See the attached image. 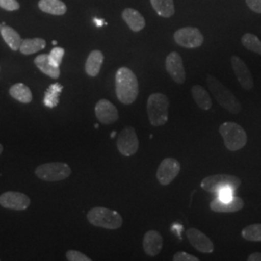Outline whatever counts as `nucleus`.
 Here are the masks:
<instances>
[{
    "instance_id": "obj_31",
    "label": "nucleus",
    "mask_w": 261,
    "mask_h": 261,
    "mask_svg": "<svg viewBox=\"0 0 261 261\" xmlns=\"http://www.w3.org/2000/svg\"><path fill=\"white\" fill-rule=\"evenodd\" d=\"M66 257L69 261H91V258L84 253L75 250H70L66 252Z\"/></svg>"
},
{
    "instance_id": "obj_23",
    "label": "nucleus",
    "mask_w": 261,
    "mask_h": 261,
    "mask_svg": "<svg viewBox=\"0 0 261 261\" xmlns=\"http://www.w3.org/2000/svg\"><path fill=\"white\" fill-rule=\"evenodd\" d=\"M38 6L41 11L55 16H62L67 12L65 3L61 0H40Z\"/></svg>"
},
{
    "instance_id": "obj_9",
    "label": "nucleus",
    "mask_w": 261,
    "mask_h": 261,
    "mask_svg": "<svg viewBox=\"0 0 261 261\" xmlns=\"http://www.w3.org/2000/svg\"><path fill=\"white\" fill-rule=\"evenodd\" d=\"M174 41L180 47L185 48H197L201 47L204 41L202 33L198 28L186 27L175 31Z\"/></svg>"
},
{
    "instance_id": "obj_11",
    "label": "nucleus",
    "mask_w": 261,
    "mask_h": 261,
    "mask_svg": "<svg viewBox=\"0 0 261 261\" xmlns=\"http://www.w3.org/2000/svg\"><path fill=\"white\" fill-rule=\"evenodd\" d=\"M30 203V198L19 192H6L0 196V205L10 210L23 211L28 209Z\"/></svg>"
},
{
    "instance_id": "obj_33",
    "label": "nucleus",
    "mask_w": 261,
    "mask_h": 261,
    "mask_svg": "<svg viewBox=\"0 0 261 261\" xmlns=\"http://www.w3.org/2000/svg\"><path fill=\"white\" fill-rule=\"evenodd\" d=\"M233 189L227 187V188H224L222 190H220L217 194H218V198L223 200V201H227L233 198Z\"/></svg>"
},
{
    "instance_id": "obj_34",
    "label": "nucleus",
    "mask_w": 261,
    "mask_h": 261,
    "mask_svg": "<svg viewBox=\"0 0 261 261\" xmlns=\"http://www.w3.org/2000/svg\"><path fill=\"white\" fill-rule=\"evenodd\" d=\"M172 259L174 261H199V258H197L195 255L185 252H176L173 255Z\"/></svg>"
},
{
    "instance_id": "obj_26",
    "label": "nucleus",
    "mask_w": 261,
    "mask_h": 261,
    "mask_svg": "<svg viewBox=\"0 0 261 261\" xmlns=\"http://www.w3.org/2000/svg\"><path fill=\"white\" fill-rule=\"evenodd\" d=\"M10 95L20 103H28L32 101V92L25 84H14L9 90Z\"/></svg>"
},
{
    "instance_id": "obj_15",
    "label": "nucleus",
    "mask_w": 261,
    "mask_h": 261,
    "mask_svg": "<svg viewBox=\"0 0 261 261\" xmlns=\"http://www.w3.org/2000/svg\"><path fill=\"white\" fill-rule=\"evenodd\" d=\"M187 238L198 252L204 253L214 252V244L200 230L196 228H189L187 230Z\"/></svg>"
},
{
    "instance_id": "obj_6",
    "label": "nucleus",
    "mask_w": 261,
    "mask_h": 261,
    "mask_svg": "<svg viewBox=\"0 0 261 261\" xmlns=\"http://www.w3.org/2000/svg\"><path fill=\"white\" fill-rule=\"evenodd\" d=\"M72 173V169L65 163H47L40 165L35 169L39 179L47 182H56L65 180Z\"/></svg>"
},
{
    "instance_id": "obj_27",
    "label": "nucleus",
    "mask_w": 261,
    "mask_h": 261,
    "mask_svg": "<svg viewBox=\"0 0 261 261\" xmlns=\"http://www.w3.org/2000/svg\"><path fill=\"white\" fill-rule=\"evenodd\" d=\"M63 90V85H61L58 83L50 84L45 92V97H44V105L49 108L54 109L57 107L59 103V95L61 94Z\"/></svg>"
},
{
    "instance_id": "obj_30",
    "label": "nucleus",
    "mask_w": 261,
    "mask_h": 261,
    "mask_svg": "<svg viewBox=\"0 0 261 261\" xmlns=\"http://www.w3.org/2000/svg\"><path fill=\"white\" fill-rule=\"evenodd\" d=\"M65 55V50L62 47H54L51 51L48 54V58L49 60L55 64V65L59 67L62 63L63 56Z\"/></svg>"
},
{
    "instance_id": "obj_3",
    "label": "nucleus",
    "mask_w": 261,
    "mask_h": 261,
    "mask_svg": "<svg viewBox=\"0 0 261 261\" xmlns=\"http://www.w3.org/2000/svg\"><path fill=\"white\" fill-rule=\"evenodd\" d=\"M168 108L169 100L167 95L163 93L150 95L147 100V115L152 126L161 127L167 124Z\"/></svg>"
},
{
    "instance_id": "obj_1",
    "label": "nucleus",
    "mask_w": 261,
    "mask_h": 261,
    "mask_svg": "<svg viewBox=\"0 0 261 261\" xmlns=\"http://www.w3.org/2000/svg\"><path fill=\"white\" fill-rule=\"evenodd\" d=\"M115 91L118 100L124 105H130L137 100L140 88L135 73L127 67H121L115 75Z\"/></svg>"
},
{
    "instance_id": "obj_7",
    "label": "nucleus",
    "mask_w": 261,
    "mask_h": 261,
    "mask_svg": "<svg viewBox=\"0 0 261 261\" xmlns=\"http://www.w3.org/2000/svg\"><path fill=\"white\" fill-rule=\"evenodd\" d=\"M242 181L241 179L234 175L229 174H216L210 175L204 178L201 181L200 186L209 193H218L220 190L224 188H231L234 191L241 186Z\"/></svg>"
},
{
    "instance_id": "obj_2",
    "label": "nucleus",
    "mask_w": 261,
    "mask_h": 261,
    "mask_svg": "<svg viewBox=\"0 0 261 261\" xmlns=\"http://www.w3.org/2000/svg\"><path fill=\"white\" fill-rule=\"evenodd\" d=\"M207 85L214 95L215 99L226 111L232 113L238 114L242 111V106L238 99L227 87H225L219 80H217L214 75L208 74L206 77Z\"/></svg>"
},
{
    "instance_id": "obj_39",
    "label": "nucleus",
    "mask_w": 261,
    "mask_h": 261,
    "mask_svg": "<svg viewBox=\"0 0 261 261\" xmlns=\"http://www.w3.org/2000/svg\"><path fill=\"white\" fill-rule=\"evenodd\" d=\"M2 152H3V146L0 144V155L2 154Z\"/></svg>"
},
{
    "instance_id": "obj_8",
    "label": "nucleus",
    "mask_w": 261,
    "mask_h": 261,
    "mask_svg": "<svg viewBox=\"0 0 261 261\" xmlns=\"http://www.w3.org/2000/svg\"><path fill=\"white\" fill-rule=\"evenodd\" d=\"M117 149L125 157L135 155L140 148V140L133 127H126L120 132L116 141Z\"/></svg>"
},
{
    "instance_id": "obj_37",
    "label": "nucleus",
    "mask_w": 261,
    "mask_h": 261,
    "mask_svg": "<svg viewBox=\"0 0 261 261\" xmlns=\"http://www.w3.org/2000/svg\"><path fill=\"white\" fill-rule=\"evenodd\" d=\"M94 23L98 27V28H100V27H102L105 24V20L103 19H97V18H95L93 19Z\"/></svg>"
},
{
    "instance_id": "obj_25",
    "label": "nucleus",
    "mask_w": 261,
    "mask_h": 261,
    "mask_svg": "<svg viewBox=\"0 0 261 261\" xmlns=\"http://www.w3.org/2000/svg\"><path fill=\"white\" fill-rule=\"evenodd\" d=\"M150 3L162 18H170L175 13L173 0H150Z\"/></svg>"
},
{
    "instance_id": "obj_10",
    "label": "nucleus",
    "mask_w": 261,
    "mask_h": 261,
    "mask_svg": "<svg viewBox=\"0 0 261 261\" xmlns=\"http://www.w3.org/2000/svg\"><path fill=\"white\" fill-rule=\"evenodd\" d=\"M180 170H181V166L176 159H164L161 162L156 173L159 183L163 186H168L175 178L177 177Z\"/></svg>"
},
{
    "instance_id": "obj_12",
    "label": "nucleus",
    "mask_w": 261,
    "mask_h": 261,
    "mask_svg": "<svg viewBox=\"0 0 261 261\" xmlns=\"http://www.w3.org/2000/svg\"><path fill=\"white\" fill-rule=\"evenodd\" d=\"M166 69L171 79L178 84H182L186 81V72L183 59L177 51L170 53L166 59Z\"/></svg>"
},
{
    "instance_id": "obj_35",
    "label": "nucleus",
    "mask_w": 261,
    "mask_h": 261,
    "mask_svg": "<svg viewBox=\"0 0 261 261\" xmlns=\"http://www.w3.org/2000/svg\"><path fill=\"white\" fill-rule=\"evenodd\" d=\"M247 6L256 14H261V0H245Z\"/></svg>"
},
{
    "instance_id": "obj_19",
    "label": "nucleus",
    "mask_w": 261,
    "mask_h": 261,
    "mask_svg": "<svg viewBox=\"0 0 261 261\" xmlns=\"http://www.w3.org/2000/svg\"><path fill=\"white\" fill-rule=\"evenodd\" d=\"M103 61V55L101 50H92L85 62V72L89 76H97L100 73Z\"/></svg>"
},
{
    "instance_id": "obj_20",
    "label": "nucleus",
    "mask_w": 261,
    "mask_h": 261,
    "mask_svg": "<svg viewBox=\"0 0 261 261\" xmlns=\"http://www.w3.org/2000/svg\"><path fill=\"white\" fill-rule=\"evenodd\" d=\"M38 69L51 79H58L60 75L59 67L55 65L48 58V55H40L34 59Z\"/></svg>"
},
{
    "instance_id": "obj_18",
    "label": "nucleus",
    "mask_w": 261,
    "mask_h": 261,
    "mask_svg": "<svg viewBox=\"0 0 261 261\" xmlns=\"http://www.w3.org/2000/svg\"><path fill=\"white\" fill-rule=\"evenodd\" d=\"M122 19L128 24L132 31L140 32L146 25L145 19L138 10L126 8L122 12Z\"/></svg>"
},
{
    "instance_id": "obj_29",
    "label": "nucleus",
    "mask_w": 261,
    "mask_h": 261,
    "mask_svg": "<svg viewBox=\"0 0 261 261\" xmlns=\"http://www.w3.org/2000/svg\"><path fill=\"white\" fill-rule=\"evenodd\" d=\"M243 238L250 242H261V224H253L246 226L242 230Z\"/></svg>"
},
{
    "instance_id": "obj_13",
    "label": "nucleus",
    "mask_w": 261,
    "mask_h": 261,
    "mask_svg": "<svg viewBox=\"0 0 261 261\" xmlns=\"http://www.w3.org/2000/svg\"><path fill=\"white\" fill-rule=\"evenodd\" d=\"M95 114L103 125H111L119 119V113L116 107L109 100L102 99L95 106Z\"/></svg>"
},
{
    "instance_id": "obj_38",
    "label": "nucleus",
    "mask_w": 261,
    "mask_h": 261,
    "mask_svg": "<svg viewBox=\"0 0 261 261\" xmlns=\"http://www.w3.org/2000/svg\"><path fill=\"white\" fill-rule=\"evenodd\" d=\"M115 135H116V132H115V130H113V132H112V139H113V138H114V137H115Z\"/></svg>"
},
{
    "instance_id": "obj_24",
    "label": "nucleus",
    "mask_w": 261,
    "mask_h": 261,
    "mask_svg": "<svg viewBox=\"0 0 261 261\" xmlns=\"http://www.w3.org/2000/svg\"><path fill=\"white\" fill-rule=\"evenodd\" d=\"M46 41L42 38H33V39H24L19 47V50L22 55L29 56L36 54L38 51L46 47Z\"/></svg>"
},
{
    "instance_id": "obj_16",
    "label": "nucleus",
    "mask_w": 261,
    "mask_h": 261,
    "mask_svg": "<svg viewBox=\"0 0 261 261\" xmlns=\"http://www.w3.org/2000/svg\"><path fill=\"white\" fill-rule=\"evenodd\" d=\"M143 250L149 256H157L164 247V239L160 232L156 230H149L143 237Z\"/></svg>"
},
{
    "instance_id": "obj_28",
    "label": "nucleus",
    "mask_w": 261,
    "mask_h": 261,
    "mask_svg": "<svg viewBox=\"0 0 261 261\" xmlns=\"http://www.w3.org/2000/svg\"><path fill=\"white\" fill-rule=\"evenodd\" d=\"M241 42L247 49L261 56V41L257 36L252 33H246L241 38Z\"/></svg>"
},
{
    "instance_id": "obj_22",
    "label": "nucleus",
    "mask_w": 261,
    "mask_h": 261,
    "mask_svg": "<svg viewBox=\"0 0 261 261\" xmlns=\"http://www.w3.org/2000/svg\"><path fill=\"white\" fill-rule=\"evenodd\" d=\"M192 96L199 109L203 111H209L212 108V100L209 93L199 84H196L192 87Z\"/></svg>"
},
{
    "instance_id": "obj_17",
    "label": "nucleus",
    "mask_w": 261,
    "mask_h": 261,
    "mask_svg": "<svg viewBox=\"0 0 261 261\" xmlns=\"http://www.w3.org/2000/svg\"><path fill=\"white\" fill-rule=\"evenodd\" d=\"M244 207V200L240 197L233 196L232 199L223 201L218 197L210 203V209L218 213H234L240 211Z\"/></svg>"
},
{
    "instance_id": "obj_4",
    "label": "nucleus",
    "mask_w": 261,
    "mask_h": 261,
    "mask_svg": "<svg viewBox=\"0 0 261 261\" xmlns=\"http://www.w3.org/2000/svg\"><path fill=\"white\" fill-rule=\"evenodd\" d=\"M87 220L94 226L107 229H118L123 224V218L117 211L105 207H94L87 213Z\"/></svg>"
},
{
    "instance_id": "obj_36",
    "label": "nucleus",
    "mask_w": 261,
    "mask_h": 261,
    "mask_svg": "<svg viewBox=\"0 0 261 261\" xmlns=\"http://www.w3.org/2000/svg\"><path fill=\"white\" fill-rule=\"evenodd\" d=\"M249 261H261V252H252L248 257Z\"/></svg>"
},
{
    "instance_id": "obj_21",
    "label": "nucleus",
    "mask_w": 261,
    "mask_h": 261,
    "mask_svg": "<svg viewBox=\"0 0 261 261\" xmlns=\"http://www.w3.org/2000/svg\"><path fill=\"white\" fill-rule=\"evenodd\" d=\"M0 33L11 49H13L15 51L19 50L20 45L22 43V39L14 28L6 25L3 22L0 24Z\"/></svg>"
},
{
    "instance_id": "obj_5",
    "label": "nucleus",
    "mask_w": 261,
    "mask_h": 261,
    "mask_svg": "<svg viewBox=\"0 0 261 261\" xmlns=\"http://www.w3.org/2000/svg\"><path fill=\"white\" fill-rule=\"evenodd\" d=\"M219 132L224 139V145L229 151H238L245 147L248 141L246 130L240 125L234 122H224Z\"/></svg>"
},
{
    "instance_id": "obj_40",
    "label": "nucleus",
    "mask_w": 261,
    "mask_h": 261,
    "mask_svg": "<svg viewBox=\"0 0 261 261\" xmlns=\"http://www.w3.org/2000/svg\"><path fill=\"white\" fill-rule=\"evenodd\" d=\"M53 45L56 46V45H57V42H56V41H53Z\"/></svg>"
},
{
    "instance_id": "obj_32",
    "label": "nucleus",
    "mask_w": 261,
    "mask_h": 261,
    "mask_svg": "<svg viewBox=\"0 0 261 261\" xmlns=\"http://www.w3.org/2000/svg\"><path fill=\"white\" fill-rule=\"evenodd\" d=\"M0 7L7 11H17L19 9V3L17 0H0Z\"/></svg>"
},
{
    "instance_id": "obj_14",
    "label": "nucleus",
    "mask_w": 261,
    "mask_h": 261,
    "mask_svg": "<svg viewBox=\"0 0 261 261\" xmlns=\"http://www.w3.org/2000/svg\"><path fill=\"white\" fill-rule=\"evenodd\" d=\"M231 66L234 74L244 89L251 90L253 87V79L250 69L239 56H231Z\"/></svg>"
}]
</instances>
